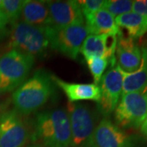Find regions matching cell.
Instances as JSON below:
<instances>
[{
    "label": "cell",
    "instance_id": "1",
    "mask_svg": "<svg viewBox=\"0 0 147 147\" xmlns=\"http://www.w3.org/2000/svg\"><path fill=\"white\" fill-rule=\"evenodd\" d=\"M31 140L41 142L45 147L71 146V130L66 110L58 108L37 115Z\"/></svg>",
    "mask_w": 147,
    "mask_h": 147
},
{
    "label": "cell",
    "instance_id": "2",
    "mask_svg": "<svg viewBox=\"0 0 147 147\" xmlns=\"http://www.w3.org/2000/svg\"><path fill=\"white\" fill-rule=\"evenodd\" d=\"M47 71L38 69L26 80L11 96L14 109L22 115H28L44 105L54 94L55 86Z\"/></svg>",
    "mask_w": 147,
    "mask_h": 147
},
{
    "label": "cell",
    "instance_id": "3",
    "mask_svg": "<svg viewBox=\"0 0 147 147\" xmlns=\"http://www.w3.org/2000/svg\"><path fill=\"white\" fill-rule=\"evenodd\" d=\"M35 57L11 49L0 58V91L7 93L18 88L28 77Z\"/></svg>",
    "mask_w": 147,
    "mask_h": 147
},
{
    "label": "cell",
    "instance_id": "4",
    "mask_svg": "<svg viewBox=\"0 0 147 147\" xmlns=\"http://www.w3.org/2000/svg\"><path fill=\"white\" fill-rule=\"evenodd\" d=\"M9 45L11 49L34 57L43 55L50 47L47 26H36L22 21H16L12 25Z\"/></svg>",
    "mask_w": 147,
    "mask_h": 147
},
{
    "label": "cell",
    "instance_id": "5",
    "mask_svg": "<svg viewBox=\"0 0 147 147\" xmlns=\"http://www.w3.org/2000/svg\"><path fill=\"white\" fill-rule=\"evenodd\" d=\"M147 115V93L130 92L122 95L115 110V124L121 129H138Z\"/></svg>",
    "mask_w": 147,
    "mask_h": 147
},
{
    "label": "cell",
    "instance_id": "6",
    "mask_svg": "<svg viewBox=\"0 0 147 147\" xmlns=\"http://www.w3.org/2000/svg\"><path fill=\"white\" fill-rule=\"evenodd\" d=\"M47 32L50 47L71 59L78 57L84 41L88 35L85 23L65 27L47 26Z\"/></svg>",
    "mask_w": 147,
    "mask_h": 147
},
{
    "label": "cell",
    "instance_id": "7",
    "mask_svg": "<svg viewBox=\"0 0 147 147\" xmlns=\"http://www.w3.org/2000/svg\"><path fill=\"white\" fill-rule=\"evenodd\" d=\"M24 115L15 109L0 117V147H24L31 136Z\"/></svg>",
    "mask_w": 147,
    "mask_h": 147
},
{
    "label": "cell",
    "instance_id": "8",
    "mask_svg": "<svg viewBox=\"0 0 147 147\" xmlns=\"http://www.w3.org/2000/svg\"><path fill=\"white\" fill-rule=\"evenodd\" d=\"M136 142L134 136L127 134L110 119L104 118L82 147H133Z\"/></svg>",
    "mask_w": 147,
    "mask_h": 147
},
{
    "label": "cell",
    "instance_id": "9",
    "mask_svg": "<svg viewBox=\"0 0 147 147\" xmlns=\"http://www.w3.org/2000/svg\"><path fill=\"white\" fill-rule=\"evenodd\" d=\"M67 112L71 130V146L82 147L96 127L94 113L88 105L76 102H69Z\"/></svg>",
    "mask_w": 147,
    "mask_h": 147
},
{
    "label": "cell",
    "instance_id": "10",
    "mask_svg": "<svg viewBox=\"0 0 147 147\" xmlns=\"http://www.w3.org/2000/svg\"><path fill=\"white\" fill-rule=\"evenodd\" d=\"M99 87L100 89V100L97 108L103 115H109L115 111L123 90V75L119 66H112L101 77Z\"/></svg>",
    "mask_w": 147,
    "mask_h": 147
},
{
    "label": "cell",
    "instance_id": "11",
    "mask_svg": "<svg viewBox=\"0 0 147 147\" xmlns=\"http://www.w3.org/2000/svg\"><path fill=\"white\" fill-rule=\"evenodd\" d=\"M52 26L65 27L84 24L78 1H46Z\"/></svg>",
    "mask_w": 147,
    "mask_h": 147
},
{
    "label": "cell",
    "instance_id": "12",
    "mask_svg": "<svg viewBox=\"0 0 147 147\" xmlns=\"http://www.w3.org/2000/svg\"><path fill=\"white\" fill-rule=\"evenodd\" d=\"M116 57L118 66L125 73H133L142 65V49L134 42V39L122 35L119 33Z\"/></svg>",
    "mask_w": 147,
    "mask_h": 147
},
{
    "label": "cell",
    "instance_id": "13",
    "mask_svg": "<svg viewBox=\"0 0 147 147\" xmlns=\"http://www.w3.org/2000/svg\"><path fill=\"white\" fill-rule=\"evenodd\" d=\"M53 82L61 88L70 103L79 100H92L96 103L100 100V89L99 85L94 84H76L67 83L59 79L56 75H52Z\"/></svg>",
    "mask_w": 147,
    "mask_h": 147
},
{
    "label": "cell",
    "instance_id": "14",
    "mask_svg": "<svg viewBox=\"0 0 147 147\" xmlns=\"http://www.w3.org/2000/svg\"><path fill=\"white\" fill-rule=\"evenodd\" d=\"M84 23L88 34H119L120 30L116 25L115 16L103 8L86 17Z\"/></svg>",
    "mask_w": 147,
    "mask_h": 147
},
{
    "label": "cell",
    "instance_id": "15",
    "mask_svg": "<svg viewBox=\"0 0 147 147\" xmlns=\"http://www.w3.org/2000/svg\"><path fill=\"white\" fill-rule=\"evenodd\" d=\"M21 21L36 26H52L46 1H24L21 15Z\"/></svg>",
    "mask_w": 147,
    "mask_h": 147
},
{
    "label": "cell",
    "instance_id": "16",
    "mask_svg": "<svg viewBox=\"0 0 147 147\" xmlns=\"http://www.w3.org/2000/svg\"><path fill=\"white\" fill-rule=\"evenodd\" d=\"M123 75L122 95L130 92H142L147 86V47L142 48V65L137 71L125 73L120 69Z\"/></svg>",
    "mask_w": 147,
    "mask_h": 147
},
{
    "label": "cell",
    "instance_id": "17",
    "mask_svg": "<svg viewBox=\"0 0 147 147\" xmlns=\"http://www.w3.org/2000/svg\"><path fill=\"white\" fill-rule=\"evenodd\" d=\"M115 20L118 27L126 31V35L122 34L119 32L121 34L131 39L143 36L147 32V18L134 11L116 16Z\"/></svg>",
    "mask_w": 147,
    "mask_h": 147
},
{
    "label": "cell",
    "instance_id": "18",
    "mask_svg": "<svg viewBox=\"0 0 147 147\" xmlns=\"http://www.w3.org/2000/svg\"><path fill=\"white\" fill-rule=\"evenodd\" d=\"M105 34H88L84 41L80 53L86 58L105 57Z\"/></svg>",
    "mask_w": 147,
    "mask_h": 147
},
{
    "label": "cell",
    "instance_id": "19",
    "mask_svg": "<svg viewBox=\"0 0 147 147\" xmlns=\"http://www.w3.org/2000/svg\"><path fill=\"white\" fill-rule=\"evenodd\" d=\"M24 1L22 0H2L1 11L7 19L8 23L12 24L18 21L21 17Z\"/></svg>",
    "mask_w": 147,
    "mask_h": 147
},
{
    "label": "cell",
    "instance_id": "20",
    "mask_svg": "<svg viewBox=\"0 0 147 147\" xmlns=\"http://www.w3.org/2000/svg\"><path fill=\"white\" fill-rule=\"evenodd\" d=\"M90 72L92 73L94 79V84L99 85L100 79L104 74L105 69L107 67L109 61L105 57H88L85 59Z\"/></svg>",
    "mask_w": 147,
    "mask_h": 147
},
{
    "label": "cell",
    "instance_id": "21",
    "mask_svg": "<svg viewBox=\"0 0 147 147\" xmlns=\"http://www.w3.org/2000/svg\"><path fill=\"white\" fill-rule=\"evenodd\" d=\"M133 1L131 0H106L103 9L108 11L113 16H118L131 11Z\"/></svg>",
    "mask_w": 147,
    "mask_h": 147
},
{
    "label": "cell",
    "instance_id": "22",
    "mask_svg": "<svg viewBox=\"0 0 147 147\" xmlns=\"http://www.w3.org/2000/svg\"><path fill=\"white\" fill-rule=\"evenodd\" d=\"M105 0H84L78 1L84 18L91 16L94 12L104 7Z\"/></svg>",
    "mask_w": 147,
    "mask_h": 147
},
{
    "label": "cell",
    "instance_id": "23",
    "mask_svg": "<svg viewBox=\"0 0 147 147\" xmlns=\"http://www.w3.org/2000/svg\"><path fill=\"white\" fill-rule=\"evenodd\" d=\"M131 11L147 18V0H137L133 1Z\"/></svg>",
    "mask_w": 147,
    "mask_h": 147
},
{
    "label": "cell",
    "instance_id": "24",
    "mask_svg": "<svg viewBox=\"0 0 147 147\" xmlns=\"http://www.w3.org/2000/svg\"><path fill=\"white\" fill-rule=\"evenodd\" d=\"M5 94L6 93H3L0 91V117L4 112H6L7 110V107H8L9 102H10L9 101L10 99L4 97Z\"/></svg>",
    "mask_w": 147,
    "mask_h": 147
},
{
    "label": "cell",
    "instance_id": "25",
    "mask_svg": "<svg viewBox=\"0 0 147 147\" xmlns=\"http://www.w3.org/2000/svg\"><path fill=\"white\" fill-rule=\"evenodd\" d=\"M7 23H8L7 19L2 12V11H0V37H2L5 34Z\"/></svg>",
    "mask_w": 147,
    "mask_h": 147
},
{
    "label": "cell",
    "instance_id": "26",
    "mask_svg": "<svg viewBox=\"0 0 147 147\" xmlns=\"http://www.w3.org/2000/svg\"><path fill=\"white\" fill-rule=\"evenodd\" d=\"M141 131H142V133L145 136V137H147V115L146 117V119H145V120L143 121V123H142V126H141Z\"/></svg>",
    "mask_w": 147,
    "mask_h": 147
},
{
    "label": "cell",
    "instance_id": "27",
    "mask_svg": "<svg viewBox=\"0 0 147 147\" xmlns=\"http://www.w3.org/2000/svg\"><path fill=\"white\" fill-rule=\"evenodd\" d=\"M27 147H42V146H41V145L37 144V145H32V146H27Z\"/></svg>",
    "mask_w": 147,
    "mask_h": 147
},
{
    "label": "cell",
    "instance_id": "28",
    "mask_svg": "<svg viewBox=\"0 0 147 147\" xmlns=\"http://www.w3.org/2000/svg\"><path fill=\"white\" fill-rule=\"evenodd\" d=\"M143 92H146V93H147V86H146V89L144 90Z\"/></svg>",
    "mask_w": 147,
    "mask_h": 147
},
{
    "label": "cell",
    "instance_id": "29",
    "mask_svg": "<svg viewBox=\"0 0 147 147\" xmlns=\"http://www.w3.org/2000/svg\"><path fill=\"white\" fill-rule=\"evenodd\" d=\"M1 3H2V0H0V11H1Z\"/></svg>",
    "mask_w": 147,
    "mask_h": 147
}]
</instances>
